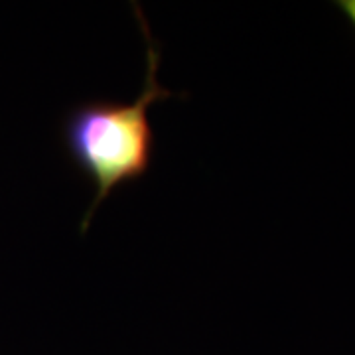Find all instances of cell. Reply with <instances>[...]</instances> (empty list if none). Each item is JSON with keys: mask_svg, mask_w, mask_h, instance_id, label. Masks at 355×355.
Returning <instances> with one entry per match:
<instances>
[{"mask_svg": "<svg viewBox=\"0 0 355 355\" xmlns=\"http://www.w3.org/2000/svg\"><path fill=\"white\" fill-rule=\"evenodd\" d=\"M132 10L146 46V73L140 95L127 103L103 99L79 103L62 121L65 154L95 190L93 202L81 221L83 233L89 229L97 207L114 190L148 174L154 158V128L148 111L154 103L174 97V93L156 79L160 50L150 34V26L139 4H135Z\"/></svg>", "mask_w": 355, "mask_h": 355, "instance_id": "obj_1", "label": "cell"}, {"mask_svg": "<svg viewBox=\"0 0 355 355\" xmlns=\"http://www.w3.org/2000/svg\"><path fill=\"white\" fill-rule=\"evenodd\" d=\"M338 6V10L347 18V22L352 24V28L355 30V0H338L334 2Z\"/></svg>", "mask_w": 355, "mask_h": 355, "instance_id": "obj_2", "label": "cell"}]
</instances>
